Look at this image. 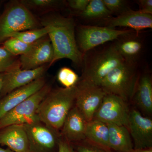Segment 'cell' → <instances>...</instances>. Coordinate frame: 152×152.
<instances>
[{
    "mask_svg": "<svg viewBox=\"0 0 152 152\" xmlns=\"http://www.w3.org/2000/svg\"><path fill=\"white\" fill-rule=\"evenodd\" d=\"M43 26L50 28L48 35L51 42L54 56L50 66L58 60L67 58L77 65L83 64L85 54L80 51L75 35V24L71 18L53 15L44 19Z\"/></svg>",
    "mask_w": 152,
    "mask_h": 152,
    "instance_id": "6da1fadb",
    "label": "cell"
},
{
    "mask_svg": "<svg viewBox=\"0 0 152 152\" xmlns=\"http://www.w3.org/2000/svg\"><path fill=\"white\" fill-rule=\"evenodd\" d=\"M77 86L51 90L37 111L40 121L59 132L71 109L75 105Z\"/></svg>",
    "mask_w": 152,
    "mask_h": 152,
    "instance_id": "7a4b0ae2",
    "label": "cell"
},
{
    "mask_svg": "<svg viewBox=\"0 0 152 152\" xmlns=\"http://www.w3.org/2000/svg\"><path fill=\"white\" fill-rule=\"evenodd\" d=\"M139 78L137 64L125 61L106 76L100 86L106 94L116 95L127 102L133 98Z\"/></svg>",
    "mask_w": 152,
    "mask_h": 152,
    "instance_id": "3957f363",
    "label": "cell"
},
{
    "mask_svg": "<svg viewBox=\"0 0 152 152\" xmlns=\"http://www.w3.org/2000/svg\"><path fill=\"white\" fill-rule=\"evenodd\" d=\"M125 61L115 45L98 52L88 59L84 58L83 71L80 79L100 86L112 70Z\"/></svg>",
    "mask_w": 152,
    "mask_h": 152,
    "instance_id": "277c9868",
    "label": "cell"
},
{
    "mask_svg": "<svg viewBox=\"0 0 152 152\" xmlns=\"http://www.w3.org/2000/svg\"><path fill=\"white\" fill-rule=\"evenodd\" d=\"M37 25L35 18L24 4L14 3L0 16V43L14 33L35 29Z\"/></svg>",
    "mask_w": 152,
    "mask_h": 152,
    "instance_id": "5b68a950",
    "label": "cell"
},
{
    "mask_svg": "<svg viewBox=\"0 0 152 152\" xmlns=\"http://www.w3.org/2000/svg\"><path fill=\"white\" fill-rule=\"evenodd\" d=\"M51 90L46 84L40 90L7 113L0 120V130L12 125H24L40 120L37 111Z\"/></svg>",
    "mask_w": 152,
    "mask_h": 152,
    "instance_id": "8992f818",
    "label": "cell"
},
{
    "mask_svg": "<svg viewBox=\"0 0 152 152\" xmlns=\"http://www.w3.org/2000/svg\"><path fill=\"white\" fill-rule=\"evenodd\" d=\"M133 31L132 29L117 30L107 26H82L78 31L77 44L80 51L85 54L98 46L129 35Z\"/></svg>",
    "mask_w": 152,
    "mask_h": 152,
    "instance_id": "52a82bcc",
    "label": "cell"
},
{
    "mask_svg": "<svg viewBox=\"0 0 152 152\" xmlns=\"http://www.w3.org/2000/svg\"><path fill=\"white\" fill-rule=\"evenodd\" d=\"M27 134L29 152H53L61 136L40 120L23 125Z\"/></svg>",
    "mask_w": 152,
    "mask_h": 152,
    "instance_id": "ba28073f",
    "label": "cell"
},
{
    "mask_svg": "<svg viewBox=\"0 0 152 152\" xmlns=\"http://www.w3.org/2000/svg\"><path fill=\"white\" fill-rule=\"evenodd\" d=\"M76 86L77 90L75 106L87 121H91L94 118L107 94L100 86L80 78Z\"/></svg>",
    "mask_w": 152,
    "mask_h": 152,
    "instance_id": "9c48e42d",
    "label": "cell"
},
{
    "mask_svg": "<svg viewBox=\"0 0 152 152\" xmlns=\"http://www.w3.org/2000/svg\"><path fill=\"white\" fill-rule=\"evenodd\" d=\"M130 111L126 102L116 95L107 94L93 120L126 127Z\"/></svg>",
    "mask_w": 152,
    "mask_h": 152,
    "instance_id": "30bf717a",
    "label": "cell"
},
{
    "mask_svg": "<svg viewBox=\"0 0 152 152\" xmlns=\"http://www.w3.org/2000/svg\"><path fill=\"white\" fill-rule=\"evenodd\" d=\"M46 69L45 65L34 69H22L19 61H17L9 70L3 73V86L0 95L5 96L14 90L43 77Z\"/></svg>",
    "mask_w": 152,
    "mask_h": 152,
    "instance_id": "8fae6325",
    "label": "cell"
},
{
    "mask_svg": "<svg viewBox=\"0 0 152 152\" xmlns=\"http://www.w3.org/2000/svg\"><path fill=\"white\" fill-rule=\"evenodd\" d=\"M126 127L134 149L152 148V120L135 109L130 110Z\"/></svg>",
    "mask_w": 152,
    "mask_h": 152,
    "instance_id": "7c38bea8",
    "label": "cell"
},
{
    "mask_svg": "<svg viewBox=\"0 0 152 152\" xmlns=\"http://www.w3.org/2000/svg\"><path fill=\"white\" fill-rule=\"evenodd\" d=\"M53 56L51 42L45 36L34 43L29 51L21 56L19 61L22 69H34L46 63L50 64Z\"/></svg>",
    "mask_w": 152,
    "mask_h": 152,
    "instance_id": "4fadbf2b",
    "label": "cell"
},
{
    "mask_svg": "<svg viewBox=\"0 0 152 152\" xmlns=\"http://www.w3.org/2000/svg\"><path fill=\"white\" fill-rule=\"evenodd\" d=\"M46 84L44 77L9 93L0 100V120L12 109L21 103Z\"/></svg>",
    "mask_w": 152,
    "mask_h": 152,
    "instance_id": "5bb4252c",
    "label": "cell"
},
{
    "mask_svg": "<svg viewBox=\"0 0 152 152\" xmlns=\"http://www.w3.org/2000/svg\"><path fill=\"white\" fill-rule=\"evenodd\" d=\"M87 122L81 112L74 106L66 117L62 128L63 138L71 144L85 140Z\"/></svg>",
    "mask_w": 152,
    "mask_h": 152,
    "instance_id": "9a60e30c",
    "label": "cell"
},
{
    "mask_svg": "<svg viewBox=\"0 0 152 152\" xmlns=\"http://www.w3.org/2000/svg\"><path fill=\"white\" fill-rule=\"evenodd\" d=\"M107 27L129 28L138 34L142 30L152 28V15L131 9L119 15L110 19Z\"/></svg>",
    "mask_w": 152,
    "mask_h": 152,
    "instance_id": "2e32d148",
    "label": "cell"
},
{
    "mask_svg": "<svg viewBox=\"0 0 152 152\" xmlns=\"http://www.w3.org/2000/svg\"><path fill=\"white\" fill-rule=\"evenodd\" d=\"M0 145L14 152H29L28 139L23 125H12L0 130Z\"/></svg>",
    "mask_w": 152,
    "mask_h": 152,
    "instance_id": "e0dca14e",
    "label": "cell"
},
{
    "mask_svg": "<svg viewBox=\"0 0 152 152\" xmlns=\"http://www.w3.org/2000/svg\"><path fill=\"white\" fill-rule=\"evenodd\" d=\"M109 129V147L116 152H130L134 145L127 128L125 126L107 124Z\"/></svg>",
    "mask_w": 152,
    "mask_h": 152,
    "instance_id": "ac0fdd59",
    "label": "cell"
},
{
    "mask_svg": "<svg viewBox=\"0 0 152 152\" xmlns=\"http://www.w3.org/2000/svg\"><path fill=\"white\" fill-rule=\"evenodd\" d=\"M134 97L140 110L148 115H152V80L149 74L139 78Z\"/></svg>",
    "mask_w": 152,
    "mask_h": 152,
    "instance_id": "d6986e66",
    "label": "cell"
},
{
    "mask_svg": "<svg viewBox=\"0 0 152 152\" xmlns=\"http://www.w3.org/2000/svg\"><path fill=\"white\" fill-rule=\"evenodd\" d=\"M129 35L123 37L114 45L125 61L137 64L142 50V44L138 38L129 37Z\"/></svg>",
    "mask_w": 152,
    "mask_h": 152,
    "instance_id": "ffe728a7",
    "label": "cell"
},
{
    "mask_svg": "<svg viewBox=\"0 0 152 152\" xmlns=\"http://www.w3.org/2000/svg\"><path fill=\"white\" fill-rule=\"evenodd\" d=\"M109 129L106 123L93 120L87 122L86 140L95 145L109 149Z\"/></svg>",
    "mask_w": 152,
    "mask_h": 152,
    "instance_id": "44dd1931",
    "label": "cell"
},
{
    "mask_svg": "<svg viewBox=\"0 0 152 152\" xmlns=\"http://www.w3.org/2000/svg\"><path fill=\"white\" fill-rule=\"evenodd\" d=\"M112 14L103 0H90L85 10L81 12V16L87 19H97L110 18Z\"/></svg>",
    "mask_w": 152,
    "mask_h": 152,
    "instance_id": "7402d4cb",
    "label": "cell"
},
{
    "mask_svg": "<svg viewBox=\"0 0 152 152\" xmlns=\"http://www.w3.org/2000/svg\"><path fill=\"white\" fill-rule=\"evenodd\" d=\"M50 31L49 27L43 26L41 28H35L14 33L10 36L9 38H14L26 43L32 44L48 35Z\"/></svg>",
    "mask_w": 152,
    "mask_h": 152,
    "instance_id": "603a6c76",
    "label": "cell"
},
{
    "mask_svg": "<svg viewBox=\"0 0 152 152\" xmlns=\"http://www.w3.org/2000/svg\"><path fill=\"white\" fill-rule=\"evenodd\" d=\"M33 44H27L17 39L11 38L4 42L3 47L16 56L26 54L31 48Z\"/></svg>",
    "mask_w": 152,
    "mask_h": 152,
    "instance_id": "cb8c5ba5",
    "label": "cell"
},
{
    "mask_svg": "<svg viewBox=\"0 0 152 152\" xmlns=\"http://www.w3.org/2000/svg\"><path fill=\"white\" fill-rule=\"evenodd\" d=\"M57 78L60 83L65 88L75 86L78 83L80 78L73 70L66 67L60 69Z\"/></svg>",
    "mask_w": 152,
    "mask_h": 152,
    "instance_id": "d4e9b609",
    "label": "cell"
},
{
    "mask_svg": "<svg viewBox=\"0 0 152 152\" xmlns=\"http://www.w3.org/2000/svg\"><path fill=\"white\" fill-rule=\"evenodd\" d=\"M15 56L4 47H0V73L6 72L17 61Z\"/></svg>",
    "mask_w": 152,
    "mask_h": 152,
    "instance_id": "484cf974",
    "label": "cell"
},
{
    "mask_svg": "<svg viewBox=\"0 0 152 152\" xmlns=\"http://www.w3.org/2000/svg\"><path fill=\"white\" fill-rule=\"evenodd\" d=\"M76 144V152H116L95 145L86 140Z\"/></svg>",
    "mask_w": 152,
    "mask_h": 152,
    "instance_id": "4316f807",
    "label": "cell"
},
{
    "mask_svg": "<svg viewBox=\"0 0 152 152\" xmlns=\"http://www.w3.org/2000/svg\"><path fill=\"white\" fill-rule=\"evenodd\" d=\"M104 3L112 14L116 13L120 15L129 10L126 6V1L123 0H103Z\"/></svg>",
    "mask_w": 152,
    "mask_h": 152,
    "instance_id": "83f0119b",
    "label": "cell"
},
{
    "mask_svg": "<svg viewBox=\"0 0 152 152\" xmlns=\"http://www.w3.org/2000/svg\"><path fill=\"white\" fill-rule=\"evenodd\" d=\"M22 2L25 3L30 7L37 8H46L56 5L58 1L53 0H30Z\"/></svg>",
    "mask_w": 152,
    "mask_h": 152,
    "instance_id": "f1b7e54d",
    "label": "cell"
},
{
    "mask_svg": "<svg viewBox=\"0 0 152 152\" xmlns=\"http://www.w3.org/2000/svg\"><path fill=\"white\" fill-rule=\"evenodd\" d=\"M90 1V0H70L68 3L72 8L82 12L85 10Z\"/></svg>",
    "mask_w": 152,
    "mask_h": 152,
    "instance_id": "f546056e",
    "label": "cell"
},
{
    "mask_svg": "<svg viewBox=\"0 0 152 152\" xmlns=\"http://www.w3.org/2000/svg\"><path fill=\"white\" fill-rule=\"evenodd\" d=\"M140 10L144 13L152 15V0H140L138 1Z\"/></svg>",
    "mask_w": 152,
    "mask_h": 152,
    "instance_id": "4dcf8cb0",
    "label": "cell"
},
{
    "mask_svg": "<svg viewBox=\"0 0 152 152\" xmlns=\"http://www.w3.org/2000/svg\"><path fill=\"white\" fill-rule=\"evenodd\" d=\"M58 152H76L71 143L61 137L59 142Z\"/></svg>",
    "mask_w": 152,
    "mask_h": 152,
    "instance_id": "1f68e13d",
    "label": "cell"
},
{
    "mask_svg": "<svg viewBox=\"0 0 152 152\" xmlns=\"http://www.w3.org/2000/svg\"><path fill=\"white\" fill-rule=\"evenodd\" d=\"M130 152H152V148H149L141 149H134Z\"/></svg>",
    "mask_w": 152,
    "mask_h": 152,
    "instance_id": "d6a6232c",
    "label": "cell"
},
{
    "mask_svg": "<svg viewBox=\"0 0 152 152\" xmlns=\"http://www.w3.org/2000/svg\"><path fill=\"white\" fill-rule=\"evenodd\" d=\"M3 82V73H0V94L2 88Z\"/></svg>",
    "mask_w": 152,
    "mask_h": 152,
    "instance_id": "836d02e7",
    "label": "cell"
},
{
    "mask_svg": "<svg viewBox=\"0 0 152 152\" xmlns=\"http://www.w3.org/2000/svg\"><path fill=\"white\" fill-rule=\"evenodd\" d=\"M0 152H14L10 149H4L0 147Z\"/></svg>",
    "mask_w": 152,
    "mask_h": 152,
    "instance_id": "e575fe53",
    "label": "cell"
}]
</instances>
